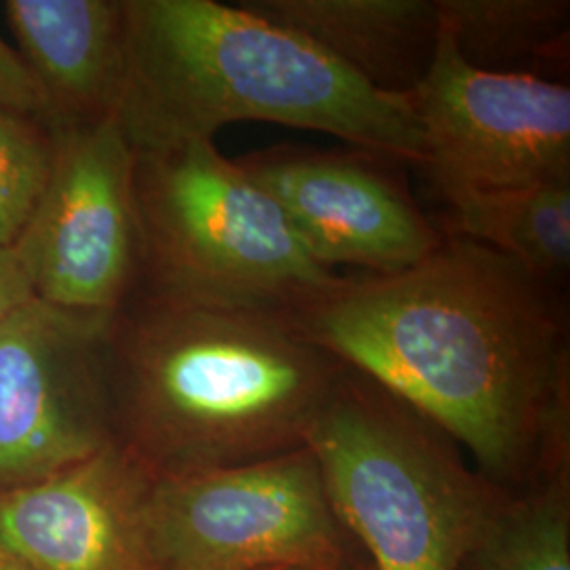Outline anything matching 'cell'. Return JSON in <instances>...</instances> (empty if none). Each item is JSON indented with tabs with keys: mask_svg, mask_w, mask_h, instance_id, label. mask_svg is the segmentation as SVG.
<instances>
[{
	"mask_svg": "<svg viewBox=\"0 0 570 570\" xmlns=\"http://www.w3.org/2000/svg\"><path fill=\"white\" fill-rule=\"evenodd\" d=\"M317 343L522 490L570 465L569 315L560 285L444 233L391 275L341 277L292 313Z\"/></svg>",
	"mask_w": 570,
	"mask_h": 570,
	"instance_id": "cell-1",
	"label": "cell"
},
{
	"mask_svg": "<svg viewBox=\"0 0 570 570\" xmlns=\"http://www.w3.org/2000/svg\"><path fill=\"white\" fill-rule=\"evenodd\" d=\"M345 367L287 311L138 287L110 320L112 435L153 475L265 461L306 446Z\"/></svg>",
	"mask_w": 570,
	"mask_h": 570,
	"instance_id": "cell-2",
	"label": "cell"
},
{
	"mask_svg": "<svg viewBox=\"0 0 570 570\" xmlns=\"http://www.w3.org/2000/svg\"><path fill=\"white\" fill-rule=\"evenodd\" d=\"M117 121L136 153L214 140L230 122L265 121L330 134L395 164H423L407 96L372 89L239 2L125 0Z\"/></svg>",
	"mask_w": 570,
	"mask_h": 570,
	"instance_id": "cell-3",
	"label": "cell"
},
{
	"mask_svg": "<svg viewBox=\"0 0 570 570\" xmlns=\"http://www.w3.org/2000/svg\"><path fill=\"white\" fill-rule=\"evenodd\" d=\"M327 501L376 570H459L510 490L444 431L345 367L306 438Z\"/></svg>",
	"mask_w": 570,
	"mask_h": 570,
	"instance_id": "cell-4",
	"label": "cell"
},
{
	"mask_svg": "<svg viewBox=\"0 0 570 570\" xmlns=\"http://www.w3.org/2000/svg\"><path fill=\"white\" fill-rule=\"evenodd\" d=\"M134 190L142 289L296 313L343 277L306 252L279 205L214 140L138 150Z\"/></svg>",
	"mask_w": 570,
	"mask_h": 570,
	"instance_id": "cell-5",
	"label": "cell"
},
{
	"mask_svg": "<svg viewBox=\"0 0 570 570\" xmlns=\"http://www.w3.org/2000/svg\"><path fill=\"white\" fill-rule=\"evenodd\" d=\"M146 529L155 570H346L362 558L308 446L239 468L153 475Z\"/></svg>",
	"mask_w": 570,
	"mask_h": 570,
	"instance_id": "cell-6",
	"label": "cell"
},
{
	"mask_svg": "<svg viewBox=\"0 0 570 570\" xmlns=\"http://www.w3.org/2000/svg\"><path fill=\"white\" fill-rule=\"evenodd\" d=\"M53 134V161L11 252L32 296L115 313L140 287L136 153L117 117Z\"/></svg>",
	"mask_w": 570,
	"mask_h": 570,
	"instance_id": "cell-7",
	"label": "cell"
},
{
	"mask_svg": "<svg viewBox=\"0 0 570 570\" xmlns=\"http://www.w3.org/2000/svg\"><path fill=\"white\" fill-rule=\"evenodd\" d=\"M429 183L452 199L570 180L567 82L475 68L440 23L429 72L407 96Z\"/></svg>",
	"mask_w": 570,
	"mask_h": 570,
	"instance_id": "cell-8",
	"label": "cell"
},
{
	"mask_svg": "<svg viewBox=\"0 0 570 570\" xmlns=\"http://www.w3.org/2000/svg\"><path fill=\"white\" fill-rule=\"evenodd\" d=\"M110 320L35 296L0 317V492L37 484L115 442Z\"/></svg>",
	"mask_w": 570,
	"mask_h": 570,
	"instance_id": "cell-9",
	"label": "cell"
},
{
	"mask_svg": "<svg viewBox=\"0 0 570 570\" xmlns=\"http://www.w3.org/2000/svg\"><path fill=\"white\" fill-rule=\"evenodd\" d=\"M279 205L306 252L334 271L391 275L419 265L444 242L397 176L400 164L366 150L273 146L237 159Z\"/></svg>",
	"mask_w": 570,
	"mask_h": 570,
	"instance_id": "cell-10",
	"label": "cell"
},
{
	"mask_svg": "<svg viewBox=\"0 0 570 570\" xmlns=\"http://www.w3.org/2000/svg\"><path fill=\"white\" fill-rule=\"evenodd\" d=\"M153 473L117 442L37 484L0 492V543L30 570H155Z\"/></svg>",
	"mask_w": 570,
	"mask_h": 570,
	"instance_id": "cell-11",
	"label": "cell"
},
{
	"mask_svg": "<svg viewBox=\"0 0 570 570\" xmlns=\"http://www.w3.org/2000/svg\"><path fill=\"white\" fill-rule=\"evenodd\" d=\"M2 11L49 131L117 117L125 0H7Z\"/></svg>",
	"mask_w": 570,
	"mask_h": 570,
	"instance_id": "cell-12",
	"label": "cell"
},
{
	"mask_svg": "<svg viewBox=\"0 0 570 570\" xmlns=\"http://www.w3.org/2000/svg\"><path fill=\"white\" fill-rule=\"evenodd\" d=\"M322 49L372 89L410 96L440 39L435 0H239Z\"/></svg>",
	"mask_w": 570,
	"mask_h": 570,
	"instance_id": "cell-13",
	"label": "cell"
},
{
	"mask_svg": "<svg viewBox=\"0 0 570 570\" xmlns=\"http://www.w3.org/2000/svg\"><path fill=\"white\" fill-rule=\"evenodd\" d=\"M461 58L482 70L562 82L569 77V0H435Z\"/></svg>",
	"mask_w": 570,
	"mask_h": 570,
	"instance_id": "cell-14",
	"label": "cell"
},
{
	"mask_svg": "<svg viewBox=\"0 0 570 570\" xmlns=\"http://www.w3.org/2000/svg\"><path fill=\"white\" fill-rule=\"evenodd\" d=\"M444 233L492 247L541 279L570 266V180L465 195L449 202Z\"/></svg>",
	"mask_w": 570,
	"mask_h": 570,
	"instance_id": "cell-15",
	"label": "cell"
},
{
	"mask_svg": "<svg viewBox=\"0 0 570 570\" xmlns=\"http://www.w3.org/2000/svg\"><path fill=\"white\" fill-rule=\"evenodd\" d=\"M459 570H570V465L510 490Z\"/></svg>",
	"mask_w": 570,
	"mask_h": 570,
	"instance_id": "cell-16",
	"label": "cell"
},
{
	"mask_svg": "<svg viewBox=\"0 0 570 570\" xmlns=\"http://www.w3.org/2000/svg\"><path fill=\"white\" fill-rule=\"evenodd\" d=\"M51 161L53 134L39 119L0 108V247L20 237Z\"/></svg>",
	"mask_w": 570,
	"mask_h": 570,
	"instance_id": "cell-17",
	"label": "cell"
},
{
	"mask_svg": "<svg viewBox=\"0 0 570 570\" xmlns=\"http://www.w3.org/2000/svg\"><path fill=\"white\" fill-rule=\"evenodd\" d=\"M0 108L42 122V104L18 51L0 39Z\"/></svg>",
	"mask_w": 570,
	"mask_h": 570,
	"instance_id": "cell-18",
	"label": "cell"
},
{
	"mask_svg": "<svg viewBox=\"0 0 570 570\" xmlns=\"http://www.w3.org/2000/svg\"><path fill=\"white\" fill-rule=\"evenodd\" d=\"M28 298H32V289L26 282L11 247H0V317H4L11 308Z\"/></svg>",
	"mask_w": 570,
	"mask_h": 570,
	"instance_id": "cell-19",
	"label": "cell"
},
{
	"mask_svg": "<svg viewBox=\"0 0 570 570\" xmlns=\"http://www.w3.org/2000/svg\"><path fill=\"white\" fill-rule=\"evenodd\" d=\"M0 570H30L26 564H21L20 560L7 550L2 543H0Z\"/></svg>",
	"mask_w": 570,
	"mask_h": 570,
	"instance_id": "cell-20",
	"label": "cell"
},
{
	"mask_svg": "<svg viewBox=\"0 0 570 570\" xmlns=\"http://www.w3.org/2000/svg\"><path fill=\"white\" fill-rule=\"evenodd\" d=\"M346 570H376L374 569V564H372V562H370V560H367L366 556H362V558H360V560H357V562H355V564H351V567H348V569Z\"/></svg>",
	"mask_w": 570,
	"mask_h": 570,
	"instance_id": "cell-21",
	"label": "cell"
},
{
	"mask_svg": "<svg viewBox=\"0 0 570 570\" xmlns=\"http://www.w3.org/2000/svg\"><path fill=\"white\" fill-rule=\"evenodd\" d=\"M279 570H292V569H279Z\"/></svg>",
	"mask_w": 570,
	"mask_h": 570,
	"instance_id": "cell-22",
	"label": "cell"
}]
</instances>
